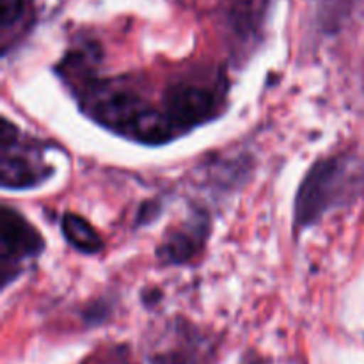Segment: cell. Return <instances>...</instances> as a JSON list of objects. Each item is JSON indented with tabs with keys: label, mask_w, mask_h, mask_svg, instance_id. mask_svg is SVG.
<instances>
[{
	"label": "cell",
	"mask_w": 364,
	"mask_h": 364,
	"mask_svg": "<svg viewBox=\"0 0 364 364\" xmlns=\"http://www.w3.org/2000/svg\"><path fill=\"white\" fill-rule=\"evenodd\" d=\"M223 110V98L208 85L180 82L169 85L164 95V117L178 135L191 128L203 127Z\"/></svg>",
	"instance_id": "3"
},
{
	"label": "cell",
	"mask_w": 364,
	"mask_h": 364,
	"mask_svg": "<svg viewBox=\"0 0 364 364\" xmlns=\"http://www.w3.org/2000/svg\"><path fill=\"white\" fill-rule=\"evenodd\" d=\"M60 231L73 249L82 255H96L103 249L98 231L77 213H64L60 219Z\"/></svg>",
	"instance_id": "7"
},
{
	"label": "cell",
	"mask_w": 364,
	"mask_h": 364,
	"mask_svg": "<svg viewBox=\"0 0 364 364\" xmlns=\"http://www.w3.org/2000/svg\"><path fill=\"white\" fill-rule=\"evenodd\" d=\"M208 219L205 215H196L178 230L171 231L164 238L156 255L167 265H183L201 252L208 238Z\"/></svg>",
	"instance_id": "6"
},
{
	"label": "cell",
	"mask_w": 364,
	"mask_h": 364,
	"mask_svg": "<svg viewBox=\"0 0 364 364\" xmlns=\"http://www.w3.org/2000/svg\"><path fill=\"white\" fill-rule=\"evenodd\" d=\"M363 183L361 169L347 156L322 159L308 171L295 199V231L315 226L327 212L347 205Z\"/></svg>",
	"instance_id": "2"
},
{
	"label": "cell",
	"mask_w": 364,
	"mask_h": 364,
	"mask_svg": "<svg viewBox=\"0 0 364 364\" xmlns=\"http://www.w3.org/2000/svg\"><path fill=\"white\" fill-rule=\"evenodd\" d=\"M27 14L25 0H0V28H2L4 43L7 41L9 32L20 23Z\"/></svg>",
	"instance_id": "8"
},
{
	"label": "cell",
	"mask_w": 364,
	"mask_h": 364,
	"mask_svg": "<svg viewBox=\"0 0 364 364\" xmlns=\"http://www.w3.org/2000/svg\"><path fill=\"white\" fill-rule=\"evenodd\" d=\"M245 364H263L262 361H259V359L258 358H252V359H249V361L247 363H245Z\"/></svg>",
	"instance_id": "9"
},
{
	"label": "cell",
	"mask_w": 364,
	"mask_h": 364,
	"mask_svg": "<svg viewBox=\"0 0 364 364\" xmlns=\"http://www.w3.org/2000/svg\"><path fill=\"white\" fill-rule=\"evenodd\" d=\"M2 159H0V180L4 188H31L52 176V167L45 166L41 155L32 142H27L16 124L4 119L2 123Z\"/></svg>",
	"instance_id": "5"
},
{
	"label": "cell",
	"mask_w": 364,
	"mask_h": 364,
	"mask_svg": "<svg viewBox=\"0 0 364 364\" xmlns=\"http://www.w3.org/2000/svg\"><path fill=\"white\" fill-rule=\"evenodd\" d=\"M43 237L18 210L2 206L0 212V283L6 288L23 270V263L41 255Z\"/></svg>",
	"instance_id": "4"
},
{
	"label": "cell",
	"mask_w": 364,
	"mask_h": 364,
	"mask_svg": "<svg viewBox=\"0 0 364 364\" xmlns=\"http://www.w3.org/2000/svg\"><path fill=\"white\" fill-rule=\"evenodd\" d=\"M82 100L85 114L117 135L144 144H164L176 139L164 114L151 109L141 95L127 85L116 82L91 84Z\"/></svg>",
	"instance_id": "1"
}]
</instances>
